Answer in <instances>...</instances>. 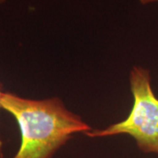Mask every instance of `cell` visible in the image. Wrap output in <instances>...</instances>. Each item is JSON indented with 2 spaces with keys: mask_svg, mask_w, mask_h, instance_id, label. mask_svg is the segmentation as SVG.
Masks as SVG:
<instances>
[{
  "mask_svg": "<svg viewBox=\"0 0 158 158\" xmlns=\"http://www.w3.org/2000/svg\"><path fill=\"white\" fill-rule=\"evenodd\" d=\"M129 83L133 106L127 118L85 135L91 138L127 135L142 152L158 154V98L151 87L149 71L135 66L130 71Z\"/></svg>",
  "mask_w": 158,
  "mask_h": 158,
  "instance_id": "2",
  "label": "cell"
},
{
  "mask_svg": "<svg viewBox=\"0 0 158 158\" xmlns=\"http://www.w3.org/2000/svg\"><path fill=\"white\" fill-rule=\"evenodd\" d=\"M139 1H140V3H141V5H143V6L158 3V0H139Z\"/></svg>",
  "mask_w": 158,
  "mask_h": 158,
  "instance_id": "3",
  "label": "cell"
},
{
  "mask_svg": "<svg viewBox=\"0 0 158 158\" xmlns=\"http://www.w3.org/2000/svg\"><path fill=\"white\" fill-rule=\"evenodd\" d=\"M3 92H4V90H3V85L0 83V101H1V96L3 94ZM1 109H2V107H1V102H0V110Z\"/></svg>",
  "mask_w": 158,
  "mask_h": 158,
  "instance_id": "4",
  "label": "cell"
},
{
  "mask_svg": "<svg viewBox=\"0 0 158 158\" xmlns=\"http://www.w3.org/2000/svg\"><path fill=\"white\" fill-rule=\"evenodd\" d=\"M0 102L20 131V146L11 158H52L75 134L92 131L59 98L31 99L4 91Z\"/></svg>",
  "mask_w": 158,
  "mask_h": 158,
  "instance_id": "1",
  "label": "cell"
},
{
  "mask_svg": "<svg viewBox=\"0 0 158 158\" xmlns=\"http://www.w3.org/2000/svg\"><path fill=\"white\" fill-rule=\"evenodd\" d=\"M6 2V0H0V6H2L3 4H5Z\"/></svg>",
  "mask_w": 158,
  "mask_h": 158,
  "instance_id": "5",
  "label": "cell"
}]
</instances>
